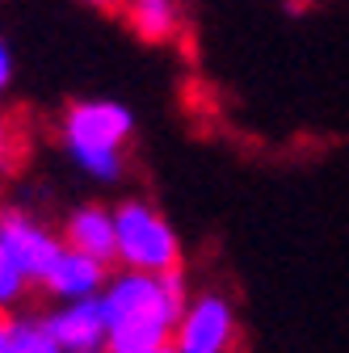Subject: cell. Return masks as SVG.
<instances>
[{"instance_id": "7c38bea8", "label": "cell", "mask_w": 349, "mask_h": 353, "mask_svg": "<svg viewBox=\"0 0 349 353\" xmlns=\"http://www.w3.org/2000/svg\"><path fill=\"white\" fill-rule=\"evenodd\" d=\"M13 72H17V63H13V51H9V42L0 38V97L9 93V84H13Z\"/></svg>"}, {"instance_id": "8fae6325", "label": "cell", "mask_w": 349, "mask_h": 353, "mask_svg": "<svg viewBox=\"0 0 349 353\" xmlns=\"http://www.w3.org/2000/svg\"><path fill=\"white\" fill-rule=\"evenodd\" d=\"M17 156H21V130L5 110H0V176L9 168H17Z\"/></svg>"}, {"instance_id": "9c48e42d", "label": "cell", "mask_w": 349, "mask_h": 353, "mask_svg": "<svg viewBox=\"0 0 349 353\" xmlns=\"http://www.w3.org/2000/svg\"><path fill=\"white\" fill-rule=\"evenodd\" d=\"M126 30L152 42V47H164V42H177L186 34V9L172 5V0H130V5H118L114 9Z\"/></svg>"}, {"instance_id": "5b68a950", "label": "cell", "mask_w": 349, "mask_h": 353, "mask_svg": "<svg viewBox=\"0 0 349 353\" xmlns=\"http://www.w3.org/2000/svg\"><path fill=\"white\" fill-rule=\"evenodd\" d=\"M0 244L34 286H42V278L51 274V265L63 252L59 228H51L47 219H38L26 206H0Z\"/></svg>"}, {"instance_id": "ba28073f", "label": "cell", "mask_w": 349, "mask_h": 353, "mask_svg": "<svg viewBox=\"0 0 349 353\" xmlns=\"http://www.w3.org/2000/svg\"><path fill=\"white\" fill-rule=\"evenodd\" d=\"M110 278H114L110 265H101V261H93V256H80V252L63 248L59 261L51 265V274L42 278L38 290L47 294V299H55V303H89V299H101V294H106Z\"/></svg>"}, {"instance_id": "277c9868", "label": "cell", "mask_w": 349, "mask_h": 353, "mask_svg": "<svg viewBox=\"0 0 349 353\" xmlns=\"http://www.w3.org/2000/svg\"><path fill=\"white\" fill-rule=\"evenodd\" d=\"M244 345V328H240V312L223 290H194V299L186 303V312L172 332V349L177 353H240Z\"/></svg>"}, {"instance_id": "52a82bcc", "label": "cell", "mask_w": 349, "mask_h": 353, "mask_svg": "<svg viewBox=\"0 0 349 353\" xmlns=\"http://www.w3.org/2000/svg\"><path fill=\"white\" fill-rule=\"evenodd\" d=\"M63 248L80 252V256H93L101 265H118V236H114V210L101 202H80L63 214L59 223Z\"/></svg>"}, {"instance_id": "4fadbf2b", "label": "cell", "mask_w": 349, "mask_h": 353, "mask_svg": "<svg viewBox=\"0 0 349 353\" xmlns=\"http://www.w3.org/2000/svg\"><path fill=\"white\" fill-rule=\"evenodd\" d=\"M156 353H177V349H172V345H168V349H156Z\"/></svg>"}, {"instance_id": "30bf717a", "label": "cell", "mask_w": 349, "mask_h": 353, "mask_svg": "<svg viewBox=\"0 0 349 353\" xmlns=\"http://www.w3.org/2000/svg\"><path fill=\"white\" fill-rule=\"evenodd\" d=\"M30 290H34V282L21 274V265L0 244V316H17V307L30 299Z\"/></svg>"}, {"instance_id": "6da1fadb", "label": "cell", "mask_w": 349, "mask_h": 353, "mask_svg": "<svg viewBox=\"0 0 349 353\" xmlns=\"http://www.w3.org/2000/svg\"><path fill=\"white\" fill-rule=\"evenodd\" d=\"M190 299H194V290H190L186 265L160 274V278L114 270V278L101 294V312H106V328H110V353L168 349Z\"/></svg>"}, {"instance_id": "8992f818", "label": "cell", "mask_w": 349, "mask_h": 353, "mask_svg": "<svg viewBox=\"0 0 349 353\" xmlns=\"http://www.w3.org/2000/svg\"><path fill=\"white\" fill-rule=\"evenodd\" d=\"M42 328H47L59 353H110V328H106L101 299L55 303L51 312H42Z\"/></svg>"}, {"instance_id": "7a4b0ae2", "label": "cell", "mask_w": 349, "mask_h": 353, "mask_svg": "<svg viewBox=\"0 0 349 353\" xmlns=\"http://www.w3.org/2000/svg\"><path fill=\"white\" fill-rule=\"evenodd\" d=\"M135 135V114L114 97H80L68 101L59 118V143L68 160L93 176L97 185H114L126 176V143Z\"/></svg>"}, {"instance_id": "3957f363", "label": "cell", "mask_w": 349, "mask_h": 353, "mask_svg": "<svg viewBox=\"0 0 349 353\" xmlns=\"http://www.w3.org/2000/svg\"><path fill=\"white\" fill-rule=\"evenodd\" d=\"M114 236H118V270L152 278L181 270V236L156 202L122 198L114 206Z\"/></svg>"}]
</instances>
